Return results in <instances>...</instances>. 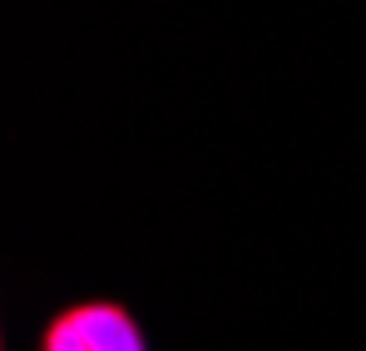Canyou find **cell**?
<instances>
[{
  "label": "cell",
  "instance_id": "1",
  "mask_svg": "<svg viewBox=\"0 0 366 351\" xmlns=\"http://www.w3.org/2000/svg\"><path fill=\"white\" fill-rule=\"evenodd\" d=\"M40 351H154L144 322L114 302V297H84L60 307L45 332H40Z\"/></svg>",
  "mask_w": 366,
  "mask_h": 351
}]
</instances>
